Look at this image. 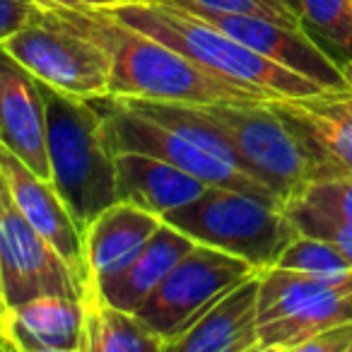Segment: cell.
<instances>
[{
    "label": "cell",
    "instance_id": "obj_24",
    "mask_svg": "<svg viewBox=\"0 0 352 352\" xmlns=\"http://www.w3.org/2000/svg\"><path fill=\"white\" fill-rule=\"evenodd\" d=\"M285 210H287V215L292 217V222L297 225L299 232L333 241V244L340 246V249L345 251L347 258L352 261V230H347L345 225H340V222L326 217L323 212L314 210V208L304 206V203H297V201L285 203Z\"/></svg>",
    "mask_w": 352,
    "mask_h": 352
},
{
    "label": "cell",
    "instance_id": "obj_25",
    "mask_svg": "<svg viewBox=\"0 0 352 352\" xmlns=\"http://www.w3.org/2000/svg\"><path fill=\"white\" fill-rule=\"evenodd\" d=\"M41 8L34 0H0V44L36 20Z\"/></svg>",
    "mask_w": 352,
    "mask_h": 352
},
{
    "label": "cell",
    "instance_id": "obj_14",
    "mask_svg": "<svg viewBox=\"0 0 352 352\" xmlns=\"http://www.w3.org/2000/svg\"><path fill=\"white\" fill-rule=\"evenodd\" d=\"M85 299L44 294L0 304V350L82 352Z\"/></svg>",
    "mask_w": 352,
    "mask_h": 352
},
{
    "label": "cell",
    "instance_id": "obj_3",
    "mask_svg": "<svg viewBox=\"0 0 352 352\" xmlns=\"http://www.w3.org/2000/svg\"><path fill=\"white\" fill-rule=\"evenodd\" d=\"M46 104V150L51 182L70 215L85 227L118 201L116 162L107 145L102 111L94 99L63 94L39 82Z\"/></svg>",
    "mask_w": 352,
    "mask_h": 352
},
{
    "label": "cell",
    "instance_id": "obj_2",
    "mask_svg": "<svg viewBox=\"0 0 352 352\" xmlns=\"http://www.w3.org/2000/svg\"><path fill=\"white\" fill-rule=\"evenodd\" d=\"M109 12L133 30L179 51L201 68L241 87L256 89L268 99L307 97L323 92L318 82L256 54L254 49L232 39L230 34L203 17L193 15L174 0H135L111 8Z\"/></svg>",
    "mask_w": 352,
    "mask_h": 352
},
{
    "label": "cell",
    "instance_id": "obj_13",
    "mask_svg": "<svg viewBox=\"0 0 352 352\" xmlns=\"http://www.w3.org/2000/svg\"><path fill=\"white\" fill-rule=\"evenodd\" d=\"M0 145L15 152L41 179H51L46 104L39 80L0 44Z\"/></svg>",
    "mask_w": 352,
    "mask_h": 352
},
{
    "label": "cell",
    "instance_id": "obj_7",
    "mask_svg": "<svg viewBox=\"0 0 352 352\" xmlns=\"http://www.w3.org/2000/svg\"><path fill=\"white\" fill-rule=\"evenodd\" d=\"M94 102L102 111L104 135H107V145L113 155L116 152H142V155L164 160L198 176L210 186L234 188V191H246L268 198V201L283 203L258 176L246 171L244 166L220 160L212 152L198 147L196 142L186 140L182 133L171 131L164 123L131 109L118 97H97Z\"/></svg>",
    "mask_w": 352,
    "mask_h": 352
},
{
    "label": "cell",
    "instance_id": "obj_22",
    "mask_svg": "<svg viewBox=\"0 0 352 352\" xmlns=\"http://www.w3.org/2000/svg\"><path fill=\"white\" fill-rule=\"evenodd\" d=\"M275 268L294 270V273L314 275V278H342L352 273V261L333 241L299 232L287 244V249L280 254Z\"/></svg>",
    "mask_w": 352,
    "mask_h": 352
},
{
    "label": "cell",
    "instance_id": "obj_17",
    "mask_svg": "<svg viewBox=\"0 0 352 352\" xmlns=\"http://www.w3.org/2000/svg\"><path fill=\"white\" fill-rule=\"evenodd\" d=\"M162 225L160 215L126 201L99 212L82 232L89 283H102L135 261Z\"/></svg>",
    "mask_w": 352,
    "mask_h": 352
},
{
    "label": "cell",
    "instance_id": "obj_16",
    "mask_svg": "<svg viewBox=\"0 0 352 352\" xmlns=\"http://www.w3.org/2000/svg\"><path fill=\"white\" fill-rule=\"evenodd\" d=\"M113 162L118 201L145 208L162 220L191 206L210 188L198 176L142 152H116Z\"/></svg>",
    "mask_w": 352,
    "mask_h": 352
},
{
    "label": "cell",
    "instance_id": "obj_1",
    "mask_svg": "<svg viewBox=\"0 0 352 352\" xmlns=\"http://www.w3.org/2000/svg\"><path fill=\"white\" fill-rule=\"evenodd\" d=\"M51 20L82 34L107 54L111 94L121 99H155L179 104L273 102L201 68L179 51L128 27L109 10H44Z\"/></svg>",
    "mask_w": 352,
    "mask_h": 352
},
{
    "label": "cell",
    "instance_id": "obj_11",
    "mask_svg": "<svg viewBox=\"0 0 352 352\" xmlns=\"http://www.w3.org/2000/svg\"><path fill=\"white\" fill-rule=\"evenodd\" d=\"M174 3H179L182 8L191 10L193 15L215 25L217 30L230 34L232 39L241 41L249 49H254L256 54L318 82L323 89H350L342 70L299 27L280 25V22L265 20V17L217 12L210 10V8L196 6V3H186V0H174Z\"/></svg>",
    "mask_w": 352,
    "mask_h": 352
},
{
    "label": "cell",
    "instance_id": "obj_19",
    "mask_svg": "<svg viewBox=\"0 0 352 352\" xmlns=\"http://www.w3.org/2000/svg\"><path fill=\"white\" fill-rule=\"evenodd\" d=\"M196 244V239L164 222L157 234L147 241L145 249L135 256V261H131L126 268L102 283H89V289L97 292L104 302L135 314L160 287L162 280L174 270V265Z\"/></svg>",
    "mask_w": 352,
    "mask_h": 352
},
{
    "label": "cell",
    "instance_id": "obj_15",
    "mask_svg": "<svg viewBox=\"0 0 352 352\" xmlns=\"http://www.w3.org/2000/svg\"><path fill=\"white\" fill-rule=\"evenodd\" d=\"M261 270L220 297L166 352H258Z\"/></svg>",
    "mask_w": 352,
    "mask_h": 352
},
{
    "label": "cell",
    "instance_id": "obj_23",
    "mask_svg": "<svg viewBox=\"0 0 352 352\" xmlns=\"http://www.w3.org/2000/svg\"><path fill=\"white\" fill-rule=\"evenodd\" d=\"M196 6L210 8L217 12H234V15H254L280 22L287 27H299V15L294 0H186ZM302 30V27H299Z\"/></svg>",
    "mask_w": 352,
    "mask_h": 352
},
{
    "label": "cell",
    "instance_id": "obj_21",
    "mask_svg": "<svg viewBox=\"0 0 352 352\" xmlns=\"http://www.w3.org/2000/svg\"><path fill=\"white\" fill-rule=\"evenodd\" d=\"M302 32L338 65L352 58V0H294Z\"/></svg>",
    "mask_w": 352,
    "mask_h": 352
},
{
    "label": "cell",
    "instance_id": "obj_10",
    "mask_svg": "<svg viewBox=\"0 0 352 352\" xmlns=\"http://www.w3.org/2000/svg\"><path fill=\"white\" fill-rule=\"evenodd\" d=\"M3 49L39 82L63 94L97 99L111 94V65L97 44L51 20L44 10Z\"/></svg>",
    "mask_w": 352,
    "mask_h": 352
},
{
    "label": "cell",
    "instance_id": "obj_12",
    "mask_svg": "<svg viewBox=\"0 0 352 352\" xmlns=\"http://www.w3.org/2000/svg\"><path fill=\"white\" fill-rule=\"evenodd\" d=\"M0 174L6 179L22 215L30 220V225L41 236H46L82 278L89 280L82 230L75 222V217L70 215L68 206L60 198L54 182L41 179L34 169H30L6 145H0Z\"/></svg>",
    "mask_w": 352,
    "mask_h": 352
},
{
    "label": "cell",
    "instance_id": "obj_8",
    "mask_svg": "<svg viewBox=\"0 0 352 352\" xmlns=\"http://www.w3.org/2000/svg\"><path fill=\"white\" fill-rule=\"evenodd\" d=\"M254 273V265L239 256L196 244L135 314L164 340L166 352L171 340L184 336L217 299Z\"/></svg>",
    "mask_w": 352,
    "mask_h": 352
},
{
    "label": "cell",
    "instance_id": "obj_4",
    "mask_svg": "<svg viewBox=\"0 0 352 352\" xmlns=\"http://www.w3.org/2000/svg\"><path fill=\"white\" fill-rule=\"evenodd\" d=\"M201 109L220 128L241 164L283 203L309 184L342 176L270 102L201 104Z\"/></svg>",
    "mask_w": 352,
    "mask_h": 352
},
{
    "label": "cell",
    "instance_id": "obj_6",
    "mask_svg": "<svg viewBox=\"0 0 352 352\" xmlns=\"http://www.w3.org/2000/svg\"><path fill=\"white\" fill-rule=\"evenodd\" d=\"M345 321H352V273L314 278L275 265L261 270L258 352H297Z\"/></svg>",
    "mask_w": 352,
    "mask_h": 352
},
{
    "label": "cell",
    "instance_id": "obj_9",
    "mask_svg": "<svg viewBox=\"0 0 352 352\" xmlns=\"http://www.w3.org/2000/svg\"><path fill=\"white\" fill-rule=\"evenodd\" d=\"M89 280L30 225L0 174V304H22L44 294L85 299Z\"/></svg>",
    "mask_w": 352,
    "mask_h": 352
},
{
    "label": "cell",
    "instance_id": "obj_27",
    "mask_svg": "<svg viewBox=\"0 0 352 352\" xmlns=\"http://www.w3.org/2000/svg\"><path fill=\"white\" fill-rule=\"evenodd\" d=\"M342 75H345V82H347V87L352 89V58L347 60V65L342 68Z\"/></svg>",
    "mask_w": 352,
    "mask_h": 352
},
{
    "label": "cell",
    "instance_id": "obj_20",
    "mask_svg": "<svg viewBox=\"0 0 352 352\" xmlns=\"http://www.w3.org/2000/svg\"><path fill=\"white\" fill-rule=\"evenodd\" d=\"M82 352H164V340L138 314L113 307L89 289L85 297Z\"/></svg>",
    "mask_w": 352,
    "mask_h": 352
},
{
    "label": "cell",
    "instance_id": "obj_18",
    "mask_svg": "<svg viewBox=\"0 0 352 352\" xmlns=\"http://www.w3.org/2000/svg\"><path fill=\"white\" fill-rule=\"evenodd\" d=\"M275 109L338 171L352 174V89L273 99Z\"/></svg>",
    "mask_w": 352,
    "mask_h": 352
},
{
    "label": "cell",
    "instance_id": "obj_5",
    "mask_svg": "<svg viewBox=\"0 0 352 352\" xmlns=\"http://www.w3.org/2000/svg\"><path fill=\"white\" fill-rule=\"evenodd\" d=\"M164 222L198 244L215 246L265 270L299 234L283 203L234 188L210 186L198 201L171 212Z\"/></svg>",
    "mask_w": 352,
    "mask_h": 352
},
{
    "label": "cell",
    "instance_id": "obj_26",
    "mask_svg": "<svg viewBox=\"0 0 352 352\" xmlns=\"http://www.w3.org/2000/svg\"><path fill=\"white\" fill-rule=\"evenodd\" d=\"M41 10H111L135 0H34Z\"/></svg>",
    "mask_w": 352,
    "mask_h": 352
}]
</instances>
